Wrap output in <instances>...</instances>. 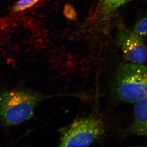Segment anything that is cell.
Segmentation results:
<instances>
[{"label":"cell","instance_id":"1","mask_svg":"<svg viewBox=\"0 0 147 147\" xmlns=\"http://www.w3.org/2000/svg\"><path fill=\"white\" fill-rule=\"evenodd\" d=\"M26 90L13 89L0 93V119L6 126L22 123L32 117L35 108L42 99Z\"/></svg>","mask_w":147,"mask_h":147},{"label":"cell","instance_id":"2","mask_svg":"<svg viewBox=\"0 0 147 147\" xmlns=\"http://www.w3.org/2000/svg\"><path fill=\"white\" fill-rule=\"evenodd\" d=\"M113 89L121 101L136 103L147 97V65L128 63L119 66Z\"/></svg>","mask_w":147,"mask_h":147},{"label":"cell","instance_id":"3","mask_svg":"<svg viewBox=\"0 0 147 147\" xmlns=\"http://www.w3.org/2000/svg\"><path fill=\"white\" fill-rule=\"evenodd\" d=\"M104 132V123L99 118L90 116L79 119L62 131L59 146H89Z\"/></svg>","mask_w":147,"mask_h":147},{"label":"cell","instance_id":"4","mask_svg":"<svg viewBox=\"0 0 147 147\" xmlns=\"http://www.w3.org/2000/svg\"><path fill=\"white\" fill-rule=\"evenodd\" d=\"M125 59L131 63L142 64L147 59V50L142 36L134 31L124 30L117 35Z\"/></svg>","mask_w":147,"mask_h":147},{"label":"cell","instance_id":"5","mask_svg":"<svg viewBox=\"0 0 147 147\" xmlns=\"http://www.w3.org/2000/svg\"><path fill=\"white\" fill-rule=\"evenodd\" d=\"M131 131L134 135L147 137V97L136 102Z\"/></svg>","mask_w":147,"mask_h":147},{"label":"cell","instance_id":"6","mask_svg":"<svg viewBox=\"0 0 147 147\" xmlns=\"http://www.w3.org/2000/svg\"><path fill=\"white\" fill-rule=\"evenodd\" d=\"M131 0H100V10L102 18L108 19L125 4Z\"/></svg>","mask_w":147,"mask_h":147},{"label":"cell","instance_id":"7","mask_svg":"<svg viewBox=\"0 0 147 147\" xmlns=\"http://www.w3.org/2000/svg\"><path fill=\"white\" fill-rule=\"evenodd\" d=\"M40 0H18L13 5L11 11L13 13H17L30 8L33 5Z\"/></svg>","mask_w":147,"mask_h":147},{"label":"cell","instance_id":"8","mask_svg":"<svg viewBox=\"0 0 147 147\" xmlns=\"http://www.w3.org/2000/svg\"><path fill=\"white\" fill-rule=\"evenodd\" d=\"M134 31L142 36L147 35V17L143 18L136 24Z\"/></svg>","mask_w":147,"mask_h":147}]
</instances>
